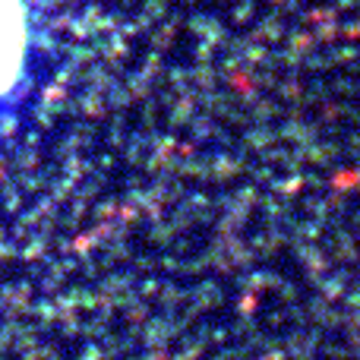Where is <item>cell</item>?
I'll return each mask as SVG.
<instances>
[{
	"mask_svg": "<svg viewBox=\"0 0 360 360\" xmlns=\"http://www.w3.org/2000/svg\"><path fill=\"white\" fill-rule=\"evenodd\" d=\"M19 48V10L16 0H0V82L4 73L16 63L13 51Z\"/></svg>",
	"mask_w": 360,
	"mask_h": 360,
	"instance_id": "obj_1",
	"label": "cell"
}]
</instances>
